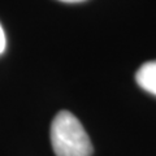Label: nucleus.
<instances>
[{
    "label": "nucleus",
    "mask_w": 156,
    "mask_h": 156,
    "mask_svg": "<svg viewBox=\"0 0 156 156\" xmlns=\"http://www.w3.org/2000/svg\"><path fill=\"white\" fill-rule=\"evenodd\" d=\"M135 80L144 91L156 96V60L144 62L136 70Z\"/></svg>",
    "instance_id": "nucleus-2"
},
{
    "label": "nucleus",
    "mask_w": 156,
    "mask_h": 156,
    "mask_svg": "<svg viewBox=\"0 0 156 156\" xmlns=\"http://www.w3.org/2000/svg\"><path fill=\"white\" fill-rule=\"evenodd\" d=\"M5 44H7V41H5V34H4V30L2 25H0V55L4 52L5 50Z\"/></svg>",
    "instance_id": "nucleus-3"
},
{
    "label": "nucleus",
    "mask_w": 156,
    "mask_h": 156,
    "mask_svg": "<svg viewBox=\"0 0 156 156\" xmlns=\"http://www.w3.org/2000/svg\"><path fill=\"white\" fill-rule=\"evenodd\" d=\"M60 2H64V3H81V2H85V0H60Z\"/></svg>",
    "instance_id": "nucleus-4"
},
{
    "label": "nucleus",
    "mask_w": 156,
    "mask_h": 156,
    "mask_svg": "<svg viewBox=\"0 0 156 156\" xmlns=\"http://www.w3.org/2000/svg\"><path fill=\"white\" fill-rule=\"evenodd\" d=\"M51 144L56 156H91L92 143L81 121L69 111H60L51 125Z\"/></svg>",
    "instance_id": "nucleus-1"
}]
</instances>
